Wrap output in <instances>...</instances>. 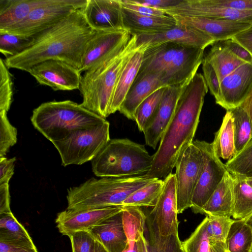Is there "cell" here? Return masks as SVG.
Listing matches in <instances>:
<instances>
[{
    "mask_svg": "<svg viewBox=\"0 0 252 252\" xmlns=\"http://www.w3.org/2000/svg\"><path fill=\"white\" fill-rule=\"evenodd\" d=\"M95 32L87 23L82 9L74 10L59 22L32 36L31 46L18 55L6 58L4 63L8 68L28 72L38 63L55 60L80 70L86 46Z\"/></svg>",
    "mask_w": 252,
    "mask_h": 252,
    "instance_id": "1",
    "label": "cell"
},
{
    "mask_svg": "<svg viewBox=\"0 0 252 252\" xmlns=\"http://www.w3.org/2000/svg\"><path fill=\"white\" fill-rule=\"evenodd\" d=\"M208 88L203 75L196 73L183 89L174 115L153 155L151 179L165 178L188 146L193 142Z\"/></svg>",
    "mask_w": 252,
    "mask_h": 252,
    "instance_id": "2",
    "label": "cell"
},
{
    "mask_svg": "<svg viewBox=\"0 0 252 252\" xmlns=\"http://www.w3.org/2000/svg\"><path fill=\"white\" fill-rule=\"evenodd\" d=\"M204 49L166 42L144 49L137 76L152 74L165 87H184L192 79L202 63Z\"/></svg>",
    "mask_w": 252,
    "mask_h": 252,
    "instance_id": "3",
    "label": "cell"
},
{
    "mask_svg": "<svg viewBox=\"0 0 252 252\" xmlns=\"http://www.w3.org/2000/svg\"><path fill=\"white\" fill-rule=\"evenodd\" d=\"M135 42L136 36L132 35L119 54L84 72L79 89L83 97L82 106L102 118L109 115L110 104L119 75L138 50Z\"/></svg>",
    "mask_w": 252,
    "mask_h": 252,
    "instance_id": "4",
    "label": "cell"
},
{
    "mask_svg": "<svg viewBox=\"0 0 252 252\" xmlns=\"http://www.w3.org/2000/svg\"><path fill=\"white\" fill-rule=\"evenodd\" d=\"M155 179L145 175L92 178L79 186L68 189L67 209L85 210L122 205L132 193Z\"/></svg>",
    "mask_w": 252,
    "mask_h": 252,
    "instance_id": "5",
    "label": "cell"
},
{
    "mask_svg": "<svg viewBox=\"0 0 252 252\" xmlns=\"http://www.w3.org/2000/svg\"><path fill=\"white\" fill-rule=\"evenodd\" d=\"M34 127L52 143L71 131L90 128L106 120L69 100L43 103L34 109L31 118Z\"/></svg>",
    "mask_w": 252,
    "mask_h": 252,
    "instance_id": "6",
    "label": "cell"
},
{
    "mask_svg": "<svg viewBox=\"0 0 252 252\" xmlns=\"http://www.w3.org/2000/svg\"><path fill=\"white\" fill-rule=\"evenodd\" d=\"M153 158L143 145L127 138L110 139L91 161L92 170L100 177L143 175L150 170Z\"/></svg>",
    "mask_w": 252,
    "mask_h": 252,
    "instance_id": "7",
    "label": "cell"
},
{
    "mask_svg": "<svg viewBox=\"0 0 252 252\" xmlns=\"http://www.w3.org/2000/svg\"><path fill=\"white\" fill-rule=\"evenodd\" d=\"M108 121L95 126L71 131L53 143L60 154L62 165H81L92 160L110 140Z\"/></svg>",
    "mask_w": 252,
    "mask_h": 252,
    "instance_id": "8",
    "label": "cell"
},
{
    "mask_svg": "<svg viewBox=\"0 0 252 252\" xmlns=\"http://www.w3.org/2000/svg\"><path fill=\"white\" fill-rule=\"evenodd\" d=\"M87 2V0H46L22 21L4 32L32 36L65 18L74 10L83 9Z\"/></svg>",
    "mask_w": 252,
    "mask_h": 252,
    "instance_id": "9",
    "label": "cell"
},
{
    "mask_svg": "<svg viewBox=\"0 0 252 252\" xmlns=\"http://www.w3.org/2000/svg\"><path fill=\"white\" fill-rule=\"evenodd\" d=\"M193 142L201 151L203 162L190 208L194 213L201 214L203 207L220 184L227 170L226 165L216 155L212 143L198 140Z\"/></svg>",
    "mask_w": 252,
    "mask_h": 252,
    "instance_id": "10",
    "label": "cell"
},
{
    "mask_svg": "<svg viewBox=\"0 0 252 252\" xmlns=\"http://www.w3.org/2000/svg\"><path fill=\"white\" fill-rule=\"evenodd\" d=\"M200 149L192 142L178 159L175 167L177 214L190 208L202 167Z\"/></svg>",
    "mask_w": 252,
    "mask_h": 252,
    "instance_id": "11",
    "label": "cell"
},
{
    "mask_svg": "<svg viewBox=\"0 0 252 252\" xmlns=\"http://www.w3.org/2000/svg\"><path fill=\"white\" fill-rule=\"evenodd\" d=\"M126 30L95 31L86 46L81 72L100 65L119 54L131 37Z\"/></svg>",
    "mask_w": 252,
    "mask_h": 252,
    "instance_id": "12",
    "label": "cell"
},
{
    "mask_svg": "<svg viewBox=\"0 0 252 252\" xmlns=\"http://www.w3.org/2000/svg\"><path fill=\"white\" fill-rule=\"evenodd\" d=\"M40 85L54 91H72L80 87L81 72L64 62L50 60L38 63L28 71Z\"/></svg>",
    "mask_w": 252,
    "mask_h": 252,
    "instance_id": "13",
    "label": "cell"
},
{
    "mask_svg": "<svg viewBox=\"0 0 252 252\" xmlns=\"http://www.w3.org/2000/svg\"><path fill=\"white\" fill-rule=\"evenodd\" d=\"M252 89V64L244 63L220 82L216 103L226 111L240 106Z\"/></svg>",
    "mask_w": 252,
    "mask_h": 252,
    "instance_id": "14",
    "label": "cell"
},
{
    "mask_svg": "<svg viewBox=\"0 0 252 252\" xmlns=\"http://www.w3.org/2000/svg\"><path fill=\"white\" fill-rule=\"evenodd\" d=\"M123 208L120 205L85 210L66 209L58 214L55 221L60 232L68 236L77 231L89 230L120 212Z\"/></svg>",
    "mask_w": 252,
    "mask_h": 252,
    "instance_id": "15",
    "label": "cell"
},
{
    "mask_svg": "<svg viewBox=\"0 0 252 252\" xmlns=\"http://www.w3.org/2000/svg\"><path fill=\"white\" fill-rule=\"evenodd\" d=\"M150 214L161 235L178 233L175 174L171 173L163 180L162 192Z\"/></svg>",
    "mask_w": 252,
    "mask_h": 252,
    "instance_id": "16",
    "label": "cell"
},
{
    "mask_svg": "<svg viewBox=\"0 0 252 252\" xmlns=\"http://www.w3.org/2000/svg\"><path fill=\"white\" fill-rule=\"evenodd\" d=\"M135 36L136 47L140 49H145L166 42L176 43L205 49L216 42L213 38L200 31L178 24L175 28L161 33Z\"/></svg>",
    "mask_w": 252,
    "mask_h": 252,
    "instance_id": "17",
    "label": "cell"
},
{
    "mask_svg": "<svg viewBox=\"0 0 252 252\" xmlns=\"http://www.w3.org/2000/svg\"><path fill=\"white\" fill-rule=\"evenodd\" d=\"M164 11L171 16L204 17L252 25V10L214 6L207 4L204 0H182L178 5Z\"/></svg>",
    "mask_w": 252,
    "mask_h": 252,
    "instance_id": "18",
    "label": "cell"
},
{
    "mask_svg": "<svg viewBox=\"0 0 252 252\" xmlns=\"http://www.w3.org/2000/svg\"><path fill=\"white\" fill-rule=\"evenodd\" d=\"M121 0H87L82 9L88 24L95 31L125 30Z\"/></svg>",
    "mask_w": 252,
    "mask_h": 252,
    "instance_id": "19",
    "label": "cell"
},
{
    "mask_svg": "<svg viewBox=\"0 0 252 252\" xmlns=\"http://www.w3.org/2000/svg\"><path fill=\"white\" fill-rule=\"evenodd\" d=\"M184 87L169 86L165 88L154 118L143 131L146 144L154 149L160 142L174 115Z\"/></svg>",
    "mask_w": 252,
    "mask_h": 252,
    "instance_id": "20",
    "label": "cell"
},
{
    "mask_svg": "<svg viewBox=\"0 0 252 252\" xmlns=\"http://www.w3.org/2000/svg\"><path fill=\"white\" fill-rule=\"evenodd\" d=\"M172 17L177 24L200 31L211 37L216 42L231 39L252 25L248 23L204 17Z\"/></svg>",
    "mask_w": 252,
    "mask_h": 252,
    "instance_id": "21",
    "label": "cell"
},
{
    "mask_svg": "<svg viewBox=\"0 0 252 252\" xmlns=\"http://www.w3.org/2000/svg\"><path fill=\"white\" fill-rule=\"evenodd\" d=\"M88 231L109 252H124L128 245L123 226L122 211Z\"/></svg>",
    "mask_w": 252,
    "mask_h": 252,
    "instance_id": "22",
    "label": "cell"
},
{
    "mask_svg": "<svg viewBox=\"0 0 252 252\" xmlns=\"http://www.w3.org/2000/svg\"><path fill=\"white\" fill-rule=\"evenodd\" d=\"M124 29L131 35L161 33L175 28L177 22L170 15L150 17L137 14L123 7Z\"/></svg>",
    "mask_w": 252,
    "mask_h": 252,
    "instance_id": "23",
    "label": "cell"
},
{
    "mask_svg": "<svg viewBox=\"0 0 252 252\" xmlns=\"http://www.w3.org/2000/svg\"><path fill=\"white\" fill-rule=\"evenodd\" d=\"M162 87H165L154 75L137 76L119 111L127 119L134 121V113L139 105L153 93Z\"/></svg>",
    "mask_w": 252,
    "mask_h": 252,
    "instance_id": "24",
    "label": "cell"
},
{
    "mask_svg": "<svg viewBox=\"0 0 252 252\" xmlns=\"http://www.w3.org/2000/svg\"><path fill=\"white\" fill-rule=\"evenodd\" d=\"M233 203V177L227 171L220 184L203 207L201 214L230 217Z\"/></svg>",
    "mask_w": 252,
    "mask_h": 252,
    "instance_id": "25",
    "label": "cell"
},
{
    "mask_svg": "<svg viewBox=\"0 0 252 252\" xmlns=\"http://www.w3.org/2000/svg\"><path fill=\"white\" fill-rule=\"evenodd\" d=\"M144 49L138 50L122 70L117 81L109 108V115L119 111L126 94L134 83L140 68Z\"/></svg>",
    "mask_w": 252,
    "mask_h": 252,
    "instance_id": "26",
    "label": "cell"
},
{
    "mask_svg": "<svg viewBox=\"0 0 252 252\" xmlns=\"http://www.w3.org/2000/svg\"><path fill=\"white\" fill-rule=\"evenodd\" d=\"M46 0H0V32H5L25 19Z\"/></svg>",
    "mask_w": 252,
    "mask_h": 252,
    "instance_id": "27",
    "label": "cell"
},
{
    "mask_svg": "<svg viewBox=\"0 0 252 252\" xmlns=\"http://www.w3.org/2000/svg\"><path fill=\"white\" fill-rule=\"evenodd\" d=\"M215 69L220 82L245 63L235 56L222 41L216 42L205 57Z\"/></svg>",
    "mask_w": 252,
    "mask_h": 252,
    "instance_id": "28",
    "label": "cell"
},
{
    "mask_svg": "<svg viewBox=\"0 0 252 252\" xmlns=\"http://www.w3.org/2000/svg\"><path fill=\"white\" fill-rule=\"evenodd\" d=\"M212 144L214 152L219 158L229 160L235 156L233 124L228 110L223 118L220 129L215 133Z\"/></svg>",
    "mask_w": 252,
    "mask_h": 252,
    "instance_id": "29",
    "label": "cell"
},
{
    "mask_svg": "<svg viewBox=\"0 0 252 252\" xmlns=\"http://www.w3.org/2000/svg\"><path fill=\"white\" fill-rule=\"evenodd\" d=\"M0 242L36 248L27 231L12 212L0 214Z\"/></svg>",
    "mask_w": 252,
    "mask_h": 252,
    "instance_id": "30",
    "label": "cell"
},
{
    "mask_svg": "<svg viewBox=\"0 0 252 252\" xmlns=\"http://www.w3.org/2000/svg\"><path fill=\"white\" fill-rule=\"evenodd\" d=\"M208 217L196 227L191 235L182 243L185 252H227L225 242L209 241L207 232Z\"/></svg>",
    "mask_w": 252,
    "mask_h": 252,
    "instance_id": "31",
    "label": "cell"
},
{
    "mask_svg": "<svg viewBox=\"0 0 252 252\" xmlns=\"http://www.w3.org/2000/svg\"><path fill=\"white\" fill-rule=\"evenodd\" d=\"M149 252H185L178 234L167 236L161 235L152 216H147Z\"/></svg>",
    "mask_w": 252,
    "mask_h": 252,
    "instance_id": "32",
    "label": "cell"
},
{
    "mask_svg": "<svg viewBox=\"0 0 252 252\" xmlns=\"http://www.w3.org/2000/svg\"><path fill=\"white\" fill-rule=\"evenodd\" d=\"M252 213V188L246 180L233 177L232 217L235 220H244Z\"/></svg>",
    "mask_w": 252,
    "mask_h": 252,
    "instance_id": "33",
    "label": "cell"
},
{
    "mask_svg": "<svg viewBox=\"0 0 252 252\" xmlns=\"http://www.w3.org/2000/svg\"><path fill=\"white\" fill-rule=\"evenodd\" d=\"M228 252H250L252 247V228L245 220H235L226 240Z\"/></svg>",
    "mask_w": 252,
    "mask_h": 252,
    "instance_id": "34",
    "label": "cell"
},
{
    "mask_svg": "<svg viewBox=\"0 0 252 252\" xmlns=\"http://www.w3.org/2000/svg\"><path fill=\"white\" fill-rule=\"evenodd\" d=\"M228 111L233 124L236 156L252 139V124L247 111L241 105Z\"/></svg>",
    "mask_w": 252,
    "mask_h": 252,
    "instance_id": "35",
    "label": "cell"
},
{
    "mask_svg": "<svg viewBox=\"0 0 252 252\" xmlns=\"http://www.w3.org/2000/svg\"><path fill=\"white\" fill-rule=\"evenodd\" d=\"M163 186V180L155 179L132 193L123 202L122 205L154 207L162 192Z\"/></svg>",
    "mask_w": 252,
    "mask_h": 252,
    "instance_id": "36",
    "label": "cell"
},
{
    "mask_svg": "<svg viewBox=\"0 0 252 252\" xmlns=\"http://www.w3.org/2000/svg\"><path fill=\"white\" fill-rule=\"evenodd\" d=\"M123 223L128 242H136L144 234L147 216L140 207L124 206Z\"/></svg>",
    "mask_w": 252,
    "mask_h": 252,
    "instance_id": "37",
    "label": "cell"
},
{
    "mask_svg": "<svg viewBox=\"0 0 252 252\" xmlns=\"http://www.w3.org/2000/svg\"><path fill=\"white\" fill-rule=\"evenodd\" d=\"M166 87L161 88L153 93L136 109L134 115V121L140 131L143 132L154 118Z\"/></svg>",
    "mask_w": 252,
    "mask_h": 252,
    "instance_id": "38",
    "label": "cell"
},
{
    "mask_svg": "<svg viewBox=\"0 0 252 252\" xmlns=\"http://www.w3.org/2000/svg\"><path fill=\"white\" fill-rule=\"evenodd\" d=\"M225 165L227 171L233 177L246 180L252 179V139Z\"/></svg>",
    "mask_w": 252,
    "mask_h": 252,
    "instance_id": "39",
    "label": "cell"
},
{
    "mask_svg": "<svg viewBox=\"0 0 252 252\" xmlns=\"http://www.w3.org/2000/svg\"><path fill=\"white\" fill-rule=\"evenodd\" d=\"M33 38L8 32H0V52L6 58L18 55L32 44Z\"/></svg>",
    "mask_w": 252,
    "mask_h": 252,
    "instance_id": "40",
    "label": "cell"
},
{
    "mask_svg": "<svg viewBox=\"0 0 252 252\" xmlns=\"http://www.w3.org/2000/svg\"><path fill=\"white\" fill-rule=\"evenodd\" d=\"M207 216V232L209 241L226 243L228 231L234 220L230 217Z\"/></svg>",
    "mask_w": 252,
    "mask_h": 252,
    "instance_id": "41",
    "label": "cell"
},
{
    "mask_svg": "<svg viewBox=\"0 0 252 252\" xmlns=\"http://www.w3.org/2000/svg\"><path fill=\"white\" fill-rule=\"evenodd\" d=\"M4 60H0V111L8 112L13 99L11 75Z\"/></svg>",
    "mask_w": 252,
    "mask_h": 252,
    "instance_id": "42",
    "label": "cell"
},
{
    "mask_svg": "<svg viewBox=\"0 0 252 252\" xmlns=\"http://www.w3.org/2000/svg\"><path fill=\"white\" fill-rule=\"evenodd\" d=\"M7 112L0 111V158L5 157L17 142V129L9 122Z\"/></svg>",
    "mask_w": 252,
    "mask_h": 252,
    "instance_id": "43",
    "label": "cell"
},
{
    "mask_svg": "<svg viewBox=\"0 0 252 252\" xmlns=\"http://www.w3.org/2000/svg\"><path fill=\"white\" fill-rule=\"evenodd\" d=\"M68 237L72 252H94L96 240L88 230L77 231Z\"/></svg>",
    "mask_w": 252,
    "mask_h": 252,
    "instance_id": "44",
    "label": "cell"
},
{
    "mask_svg": "<svg viewBox=\"0 0 252 252\" xmlns=\"http://www.w3.org/2000/svg\"><path fill=\"white\" fill-rule=\"evenodd\" d=\"M203 77L210 93L215 98L218 95L220 82L217 73L210 63L204 57L202 62Z\"/></svg>",
    "mask_w": 252,
    "mask_h": 252,
    "instance_id": "45",
    "label": "cell"
},
{
    "mask_svg": "<svg viewBox=\"0 0 252 252\" xmlns=\"http://www.w3.org/2000/svg\"><path fill=\"white\" fill-rule=\"evenodd\" d=\"M123 7L137 14L150 16L161 17L167 15L164 10L137 3L133 0H121Z\"/></svg>",
    "mask_w": 252,
    "mask_h": 252,
    "instance_id": "46",
    "label": "cell"
},
{
    "mask_svg": "<svg viewBox=\"0 0 252 252\" xmlns=\"http://www.w3.org/2000/svg\"><path fill=\"white\" fill-rule=\"evenodd\" d=\"M210 5L234 8L238 10H252V0H204Z\"/></svg>",
    "mask_w": 252,
    "mask_h": 252,
    "instance_id": "47",
    "label": "cell"
},
{
    "mask_svg": "<svg viewBox=\"0 0 252 252\" xmlns=\"http://www.w3.org/2000/svg\"><path fill=\"white\" fill-rule=\"evenodd\" d=\"M16 158H0V185L8 184L14 174V162Z\"/></svg>",
    "mask_w": 252,
    "mask_h": 252,
    "instance_id": "48",
    "label": "cell"
},
{
    "mask_svg": "<svg viewBox=\"0 0 252 252\" xmlns=\"http://www.w3.org/2000/svg\"><path fill=\"white\" fill-rule=\"evenodd\" d=\"M222 42L225 46L238 58L246 63L252 64V56L244 47L232 39Z\"/></svg>",
    "mask_w": 252,
    "mask_h": 252,
    "instance_id": "49",
    "label": "cell"
},
{
    "mask_svg": "<svg viewBox=\"0 0 252 252\" xmlns=\"http://www.w3.org/2000/svg\"><path fill=\"white\" fill-rule=\"evenodd\" d=\"M137 3L165 10L178 5L182 0H133Z\"/></svg>",
    "mask_w": 252,
    "mask_h": 252,
    "instance_id": "50",
    "label": "cell"
},
{
    "mask_svg": "<svg viewBox=\"0 0 252 252\" xmlns=\"http://www.w3.org/2000/svg\"><path fill=\"white\" fill-rule=\"evenodd\" d=\"M248 51L252 56V25L232 38Z\"/></svg>",
    "mask_w": 252,
    "mask_h": 252,
    "instance_id": "51",
    "label": "cell"
},
{
    "mask_svg": "<svg viewBox=\"0 0 252 252\" xmlns=\"http://www.w3.org/2000/svg\"><path fill=\"white\" fill-rule=\"evenodd\" d=\"M12 212L10 208L9 184L0 185V214Z\"/></svg>",
    "mask_w": 252,
    "mask_h": 252,
    "instance_id": "52",
    "label": "cell"
},
{
    "mask_svg": "<svg viewBox=\"0 0 252 252\" xmlns=\"http://www.w3.org/2000/svg\"><path fill=\"white\" fill-rule=\"evenodd\" d=\"M0 252H38L36 248L0 242Z\"/></svg>",
    "mask_w": 252,
    "mask_h": 252,
    "instance_id": "53",
    "label": "cell"
},
{
    "mask_svg": "<svg viewBox=\"0 0 252 252\" xmlns=\"http://www.w3.org/2000/svg\"><path fill=\"white\" fill-rule=\"evenodd\" d=\"M136 242L138 252H149L148 241L144 234Z\"/></svg>",
    "mask_w": 252,
    "mask_h": 252,
    "instance_id": "54",
    "label": "cell"
},
{
    "mask_svg": "<svg viewBox=\"0 0 252 252\" xmlns=\"http://www.w3.org/2000/svg\"><path fill=\"white\" fill-rule=\"evenodd\" d=\"M241 105L247 111L252 124V89L247 98Z\"/></svg>",
    "mask_w": 252,
    "mask_h": 252,
    "instance_id": "55",
    "label": "cell"
},
{
    "mask_svg": "<svg viewBox=\"0 0 252 252\" xmlns=\"http://www.w3.org/2000/svg\"><path fill=\"white\" fill-rule=\"evenodd\" d=\"M94 252H109L98 241L96 240Z\"/></svg>",
    "mask_w": 252,
    "mask_h": 252,
    "instance_id": "56",
    "label": "cell"
},
{
    "mask_svg": "<svg viewBox=\"0 0 252 252\" xmlns=\"http://www.w3.org/2000/svg\"><path fill=\"white\" fill-rule=\"evenodd\" d=\"M124 252H138L137 246H128L126 248Z\"/></svg>",
    "mask_w": 252,
    "mask_h": 252,
    "instance_id": "57",
    "label": "cell"
},
{
    "mask_svg": "<svg viewBox=\"0 0 252 252\" xmlns=\"http://www.w3.org/2000/svg\"><path fill=\"white\" fill-rule=\"evenodd\" d=\"M244 220L252 228V213L248 218Z\"/></svg>",
    "mask_w": 252,
    "mask_h": 252,
    "instance_id": "58",
    "label": "cell"
},
{
    "mask_svg": "<svg viewBox=\"0 0 252 252\" xmlns=\"http://www.w3.org/2000/svg\"><path fill=\"white\" fill-rule=\"evenodd\" d=\"M247 182L251 186V187L252 188V179H251V180H247Z\"/></svg>",
    "mask_w": 252,
    "mask_h": 252,
    "instance_id": "59",
    "label": "cell"
},
{
    "mask_svg": "<svg viewBox=\"0 0 252 252\" xmlns=\"http://www.w3.org/2000/svg\"><path fill=\"white\" fill-rule=\"evenodd\" d=\"M227 252H228V250H227Z\"/></svg>",
    "mask_w": 252,
    "mask_h": 252,
    "instance_id": "60",
    "label": "cell"
}]
</instances>
